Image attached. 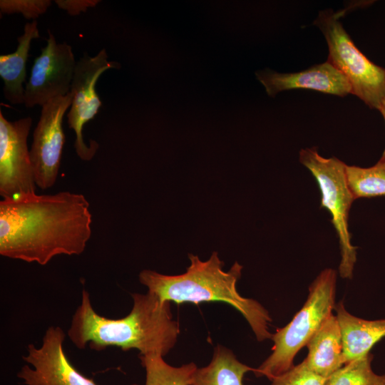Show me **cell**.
I'll list each match as a JSON object with an SVG mask.
<instances>
[{"mask_svg": "<svg viewBox=\"0 0 385 385\" xmlns=\"http://www.w3.org/2000/svg\"><path fill=\"white\" fill-rule=\"evenodd\" d=\"M254 370L240 362L230 349L218 344L209 364L196 369L191 385H243L245 374Z\"/></svg>", "mask_w": 385, "mask_h": 385, "instance_id": "cell-16", "label": "cell"}, {"mask_svg": "<svg viewBox=\"0 0 385 385\" xmlns=\"http://www.w3.org/2000/svg\"><path fill=\"white\" fill-rule=\"evenodd\" d=\"M54 2L59 9L65 10L71 16L79 15L86 12L88 8L95 7L99 0H55Z\"/></svg>", "mask_w": 385, "mask_h": 385, "instance_id": "cell-22", "label": "cell"}, {"mask_svg": "<svg viewBox=\"0 0 385 385\" xmlns=\"http://www.w3.org/2000/svg\"><path fill=\"white\" fill-rule=\"evenodd\" d=\"M343 14L344 11H322L314 21L328 45L327 61L348 81L351 94L379 111L385 98V68L373 63L356 46L339 21Z\"/></svg>", "mask_w": 385, "mask_h": 385, "instance_id": "cell-5", "label": "cell"}, {"mask_svg": "<svg viewBox=\"0 0 385 385\" xmlns=\"http://www.w3.org/2000/svg\"><path fill=\"white\" fill-rule=\"evenodd\" d=\"M346 176L355 200L385 195V162L382 160L369 168L346 165Z\"/></svg>", "mask_w": 385, "mask_h": 385, "instance_id": "cell-18", "label": "cell"}, {"mask_svg": "<svg viewBox=\"0 0 385 385\" xmlns=\"http://www.w3.org/2000/svg\"><path fill=\"white\" fill-rule=\"evenodd\" d=\"M71 104L70 92L48 101L42 106L34 131L30 156L36 185L42 190L51 188L56 181L66 140L63 119Z\"/></svg>", "mask_w": 385, "mask_h": 385, "instance_id": "cell-10", "label": "cell"}, {"mask_svg": "<svg viewBox=\"0 0 385 385\" xmlns=\"http://www.w3.org/2000/svg\"><path fill=\"white\" fill-rule=\"evenodd\" d=\"M327 379L312 371L304 361L272 379V385H324Z\"/></svg>", "mask_w": 385, "mask_h": 385, "instance_id": "cell-20", "label": "cell"}, {"mask_svg": "<svg viewBox=\"0 0 385 385\" xmlns=\"http://www.w3.org/2000/svg\"><path fill=\"white\" fill-rule=\"evenodd\" d=\"M32 121L28 116L11 122L0 111V195L3 199L36 193L27 145Z\"/></svg>", "mask_w": 385, "mask_h": 385, "instance_id": "cell-8", "label": "cell"}, {"mask_svg": "<svg viewBox=\"0 0 385 385\" xmlns=\"http://www.w3.org/2000/svg\"><path fill=\"white\" fill-rule=\"evenodd\" d=\"M379 111L381 113L384 119V121H385V98H384V100L382 101V103L381 104V106H380V108L379 110ZM380 160H382L384 162H385V149L382 153V155L381 157V158L379 159Z\"/></svg>", "mask_w": 385, "mask_h": 385, "instance_id": "cell-23", "label": "cell"}, {"mask_svg": "<svg viewBox=\"0 0 385 385\" xmlns=\"http://www.w3.org/2000/svg\"><path fill=\"white\" fill-rule=\"evenodd\" d=\"M50 0H1V14H21L26 19L36 20L51 5Z\"/></svg>", "mask_w": 385, "mask_h": 385, "instance_id": "cell-21", "label": "cell"}, {"mask_svg": "<svg viewBox=\"0 0 385 385\" xmlns=\"http://www.w3.org/2000/svg\"><path fill=\"white\" fill-rule=\"evenodd\" d=\"M120 67L118 62L108 61L105 48L93 57L84 53L76 62L70 89L71 109L67 118L69 128L73 130L76 134V153L83 160H91L99 147L95 140L88 145L83 136L84 125L95 117L101 106V101L96 91L97 81L106 71L119 69Z\"/></svg>", "mask_w": 385, "mask_h": 385, "instance_id": "cell-7", "label": "cell"}, {"mask_svg": "<svg viewBox=\"0 0 385 385\" xmlns=\"http://www.w3.org/2000/svg\"><path fill=\"white\" fill-rule=\"evenodd\" d=\"M130 313L120 319L99 315L93 308L90 294L82 290L81 301L71 319L68 336L79 349L87 345L102 351L116 346L123 351L135 349L140 355L165 356L174 347L180 334L179 323L173 319L170 302L156 296L133 294Z\"/></svg>", "mask_w": 385, "mask_h": 385, "instance_id": "cell-2", "label": "cell"}, {"mask_svg": "<svg viewBox=\"0 0 385 385\" xmlns=\"http://www.w3.org/2000/svg\"><path fill=\"white\" fill-rule=\"evenodd\" d=\"M46 46L34 59L31 76L26 85L24 105L41 107L52 98L70 92L76 66L72 47L66 42L58 43L48 30Z\"/></svg>", "mask_w": 385, "mask_h": 385, "instance_id": "cell-9", "label": "cell"}, {"mask_svg": "<svg viewBox=\"0 0 385 385\" xmlns=\"http://www.w3.org/2000/svg\"><path fill=\"white\" fill-rule=\"evenodd\" d=\"M145 371V385H191L192 375L197 368L190 362L180 366L168 364L157 354L139 356Z\"/></svg>", "mask_w": 385, "mask_h": 385, "instance_id": "cell-17", "label": "cell"}, {"mask_svg": "<svg viewBox=\"0 0 385 385\" xmlns=\"http://www.w3.org/2000/svg\"><path fill=\"white\" fill-rule=\"evenodd\" d=\"M299 161L312 173L318 184L322 195L320 207L325 208L331 215V222L340 245V276L351 279L357 247L351 244L349 230V213L355 199L347 183L346 165L335 157H322L316 148L301 150Z\"/></svg>", "mask_w": 385, "mask_h": 385, "instance_id": "cell-6", "label": "cell"}, {"mask_svg": "<svg viewBox=\"0 0 385 385\" xmlns=\"http://www.w3.org/2000/svg\"><path fill=\"white\" fill-rule=\"evenodd\" d=\"M337 272L332 268L322 271L309 288L307 299L289 323L272 335L271 354L254 373L270 380L293 366L294 356L307 346L336 306Z\"/></svg>", "mask_w": 385, "mask_h": 385, "instance_id": "cell-4", "label": "cell"}, {"mask_svg": "<svg viewBox=\"0 0 385 385\" xmlns=\"http://www.w3.org/2000/svg\"><path fill=\"white\" fill-rule=\"evenodd\" d=\"M188 257L190 264L183 274L166 275L144 270L139 274V281L161 302L228 304L245 317L258 342L271 339L272 319L268 311L257 301L244 297L237 291V283L243 268L239 262H235L226 272L217 252L205 261L192 254Z\"/></svg>", "mask_w": 385, "mask_h": 385, "instance_id": "cell-3", "label": "cell"}, {"mask_svg": "<svg viewBox=\"0 0 385 385\" xmlns=\"http://www.w3.org/2000/svg\"><path fill=\"white\" fill-rule=\"evenodd\" d=\"M85 196L68 191L32 193L0 202V255L45 265L54 257L81 255L91 236Z\"/></svg>", "mask_w": 385, "mask_h": 385, "instance_id": "cell-1", "label": "cell"}, {"mask_svg": "<svg viewBox=\"0 0 385 385\" xmlns=\"http://www.w3.org/2000/svg\"><path fill=\"white\" fill-rule=\"evenodd\" d=\"M40 37L38 22L33 20L24 28L19 36L16 50L0 56V76L4 81V98L11 104H24L25 88L23 83L26 77V61L33 39Z\"/></svg>", "mask_w": 385, "mask_h": 385, "instance_id": "cell-15", "label": "cell"}, {"mask_svg": "<svg viewBox=\"0 0 385 385\" xmlns=\"http://www.w3.org/2000/svg\"><path fill=\"white\" fill-rule=\"evenodd\" d=\"M334 309L342 332L344 365L369 354L372 347L385 337V319L356 317L345 309L342 302Z\"/></svg>", "mask_w": 385, "mask_h": 385, "instance_id": "cell-14", "label": "cell"}, {"mask_svg": "<svg viewBox=\"0 0 385 385\" xmlns=\"http://www.w3.org/2000/svg\"><path fill=\"white\" fill-rule=\"evenodd\" d=\"M372 359L369 353L344 364L327 379L324 385H385V374L374 372Z\"/></svg>", "mask_w": 385, "mask_h": 385, "instance_id": "cell-19", "label": "cell"}, {"mask_svg": "<svg viewBox=\"0 0 385 385\" xmlns=\"http://www.w3.org/2000/svg\"><path fill=\"white\" fill-rule=\"evenodd\" d=\"M268 96L293 89H309L340 97L351 94L346 78L327 61L295 73H278L265 68L255 72Z\"/></svg>", "mask_w": 385, "mask_h": 385, "instance_id": "cell-12", "label": "cell"}, {"mask_svg": "<svg viewBox=\"0 0 385 385\" xmlns=\"http://www.w3.org/2000/svg\"><path fill=\"white\" fill-rule=\"evenodd\" d=\"M307 367L317 375L327 379L344 366L343 342L336 315L331 314L307 344Z\"/></svg>", "mask_w": 385, "mask_h": 385, "instance_id": "cell-13", "label": "cell"}, {"mask_svg": "<svg viewBox=\"0 0 385 385\" xmlns=\"http://www.w3.org/2000/svg\"><path fill=\"white\" fill-rule=\"evenodd\" d=\"M66 335L58 326H51L39 347L30 344L17 377L26 385H97L81 374L69 361L63 351ZM137 385V384H133Z\"/></svg>", "mask_w": 385, "mask_h": 385, "instance_id": "cell-11", "label": "cell"}]
</instances>
